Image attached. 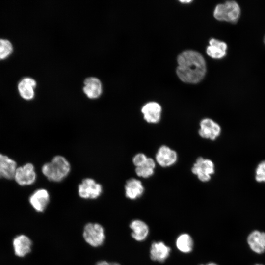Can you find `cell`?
<instances>
[{
    "mask_svg": "<svg viewBox=\"0 0 265 265\" xmlns=\"http://www.w3.org/2000/svg\"><path fill=\"white\" fill-rule=\"evenodd\" d=\"M170 251V248L163 242H155L151 247V259L155 261L164 262L169 256Z\"/></svg>",
    "mask_w": 265,
    "mask_h": 265,
    "instance_id": "2e32d148",
    "label": "cell"
},
{
    "mask_svg": "<svg viewBox=\"0 0 265 265\" xmlns=\"http://www.w3.org/2000/svg\"><path fill=\"white\" fill-rule=\"evenodd\" d=\"M13 244L15 253L19 257H24L31 251L32 242L25 235L17 236L13 240Z\"/></svg>",
    "mask_w": 265,
    "mask_h": 265,
    "instance_id": "d6986e66",
    "label": "cell"
},
{
    "mask_svg": "<svg viewBox=\"0 0 265 265\" xmlns=\"http://www.w3.org/2000/svg\"><path fill=\"white\" fill-rule=\"evenodd\" d=\"M29 201L32 207L38 212H43L50 201V194L47 190L39 188L30 196Z\"/></svg>",
    "mask_w": 265,
    "mask_h": 265,
    "instance_id": "30bf717a",
    "label": "cell"
},
{
    "mask_svg": "<svg viewBox=\"0 0 265 265\" xmlns=\"http://www.w3.org/2000/svg\"><path fill=\"white\" fill-rule=\"evenodd\" d=\"M264 41H265V39H264Z\"/></svg>",
    "mask_w": 265,
    "mask_h": 265,
    "instance_id": "f546056e",
    "label": "cell"
},
{
    "mask_svg": "<svg viewBox=\"0 0 265 265\" xmlns=\"http://www.w3.org/2000/svg\"><path fill=\"white\" fill-rule=\"evenodd\" d=\"M180 1L182 3H189L190 2L191 0H180Z\"/></svg>",
    "mask_w": 265,
    "mask_h": 265,
    "instance_id": "83f0119b",
    "label": "cell"
},
{
    "mask_svg": "<svg viewBox=\"0 0 265 265\" xmlns=\"http://www.w3.org/2000/svg\"><path fill=\"white\" fill-rule=\"evenodd\" d=\"M193 174L196 175L198 179L203 182L209 181L211 175L214 172V165L212 161L198 158L191 169Z\"/></svg>",
    "mask_w": 265,
    "mask_h": 265,
    "instance_id": "52a82bcc",
    "label": "cell"
},
{
    "mask_svg": "<svg viewBox=\"0 0 265 265\" xmlns=\"http://www.w3.org/2000/svg\"><path fill=\"white\" fill-rule=\"evenodd\" d=\"M147 158L146 156L142 153H139L136 154L133 158L132 161L134 165L137 167L142 165L144 164Z\"/></svg>",
    "mask_w": 265,
    "mask_h": 265,
    "instance_id": "d4e9b609",
    "label": "cell"
},
{
    "mask_svg": "<svg viewBox=\"0 0 265 265\" xmlns=\"http://www.w3.org/2000/svg\"><path fill=\"white\" fill-rule=\"evenodd\" d=\"M36 85V81L32 78L25 77L22 79L18 84V90L21 97L27 101L33 99Z\"/></svg>",
    "mask_w": 265,
    "mask_h": 265,
    "instance_id": "5bb4252c",
    "label": "cell"
},
{
    "mask_svg": "<svg viewBox=\"0 0 265 265\" xmlns=\"http://www.w3.org/2000/svg\"><path fill=\"white\" fill-rule=\"evenodd\" d=\"M176 244L181 252L188 253L192 250L193 241L190 235L187 234H182L177 238Z\"/></svg>",
    "mask_w": 265,
    "mask_h": 265,
    "instance_id": "44dd1931",
    "label": "cell"
},
{
    "mask_svg": "<svg viewBox=\"0 0 265 265\" xmlns=\"http://www.w3.org/2000/svg\"><path fill=\"white\" fill-rule=\"evenodd\" d=\"M255 178L259 183H265V160L261 161L255 169Z\"/></svg>",
    "mask_w": 265,
    "mask_h": 265,
    "instance_id": "cb8c5ba5",
    "label": "cell"
},
{
    "mask_svg": "<svg viewBox=\"0 0 265 265\" xmlns=\"http://www.w3.org/2000/svg\"><path fill=\"white\" fill-rule=\"evenodd\" d=\"M83 237L91 246L99 247L103 244L105 240L104 228L99 223H88L84 227Z\"/></svg>",
    "mask_w": 265,
    "mask_h": 265,
    "instance_id": "277c9868",
    "label": "cell"
},
{
    "mask_svg": "<svg viewBox=\"0 0 265 265\" xmlns=\"http://www.w3.org/2000/svg\"><path fill=\"white\" fill-rule=\"evenodd\" d=\"M206 265H218L214 262H210V263H208Z\"/></svg>",
    "mask_w": 265,
    "mask_h": 265,
    "instance_id": "4316f807",
    "label": "cell"
},
{
    "mask_svg": "<svg viewBox=\"0 0 265 265\" xmlns=\"http://www.w3.org/2000/svg\"><path fill=\"white\" fill-rule=\"evenodd\" d=\"M253 265H264L263 264H261V263H256V264H255Z\"/></svg>",
    "mask_w": 265,
    "mask_h": 265,
    "instance_id": "f1b7e54d",
    "label": "cell"
},
{
    "mask_svg": "<svg viewBox=\"0 0 265 265\" xmlns=\"http://www.w3.org/2000/svg\"><path fill=\"white\" fill-rule=\"evenodd\" d=\"M83 91L88 98L92 99H97L102 93V82L97 78L89 77L84 81Z\"/></svg>",
    "mask_w": 265,
    "mask_h": 265,
    "instance_id": "4fadbf2b",
    "label": "cell"
},
{
    "mask_svg": "<svg viewBox=\"0 0 265 265\" xmlns=\"http://www.w3.org/2000/svg\"><path fill=\"white\" fill-rule=\"evenodd\" d=\"M78 194L84 199H95L98 198L103 192L102 186L91 178L83 179L78 186Z\"/></svg>",
    "mask_w": 265,
    "mask_h": 265,
    "instance_id": "5b68a950",
    "label": "cell"
},
{
    "mask_svg": "<svg viewBox=\"0 0 265 265\" xmlns=\"http://www.w3.org/2000/svg\"><path fill=\"white\" fill-rule=\"evenodd\" d=\"M125 190V195L128 198L135 200L142 195L144 187L139 180L131 178L127 181Z\"/></svg>",
    "mask_w": 265,
    "mask_h": 265,
    "instance_id": "ac0fdd59",
    "label": "cell"
},
{
    "mask_svg": "<svg viewBox=\"0 0 265 265\" xmlns=\"http://www.w3.org/2000/svg\"><path fill=\"white\" fill-rule=\"evenodd\" d=\"M215 19L219 21L235 23L240 15V8L238 4L234 0H228L216 5L213 12Z\"/></svg>",
    "mask_w": 265,
    "mask_h": 265,
    "instance_id": "3957f363",
    "label": "cell"
},
{
    "mask_svg": "<svg viewBox=\"0 0 265 265\" xmlns=\"http://www.w3.org/2000/svg\"><path fill=\"white\" fill-rule=\"evenodd\" d=\"M177 63V75L184 82L197 83L205 76L206 62L198 52L186 50L182 52L178 56Z\"/></svg>",
    "mask_w": 265,
    "mask_h": 265,
    "instance_id": "6da1fadb",
    "label": "cell"
},
{
    "mask_svg": "<svg viewBox=\"0 0 265 265\" xmlns=\"http://www.w3.org/2000/svg\"><path fill=\"white\" fill-rule=\"evenodd\" d=\"M205 265L202 264V265Z\"/></svg>",
    "mask_w": 265,
    "mask_h": 265,
    "instance_id": "4dcf8cb0",
    "label": "cell"
},
{
    "mask_svg": "<svg viewBox=\"0 0 265 265\" xmlns=\"http://www.w3.org/2000/svg\"><path fill=\"white\" fill-rule=\"evenodd\" d=\"M36 178L34 166L28 162L17 168L13 179L19 185L26 186L33 184Z\"/></svg>",
    "mask_w": 265,
    "mask_h": 265,
    "instance_id": "8992f818",
    "label": "cell"
},
{
    "mask_svg": "<svg viewBox=\"0 0 265 265\" xmlns=\"http://www.w3.org/2000/svg\"><path fill=\"white\" fill-rule=\"evenodd\" d=\"M96 265H121L116 262L109 263L106 261H100L97 262Z\"/></svg>",
    "mask_w": 265,
    "mask_h": 265,
    "instance_id": "484cf974",
    "label": "cell"
},
{
    "mask_svg": "<svg viewBox=\"0 0 265 265\" xmlns=\"http://www.w3.org/2000/svg\"><path fill=\"white\" fill-rule=\"evenodd\" d=\"M199 135L204 138L215 140L220 135L221 129L219 125L210 118L203 119L200 123Z\"/></svg>",
    "mask_w": 265,
    "mask_h": 265,
    "instance_id": "9c48e42d",
    "label": "cell"
},
{
    "mask_svg": "<svg viewBox=\"0 0 265 265\" xmlns=\"http://www.w3.org/2000/svg\"><path fill=\"white\" fill-rule=\"evenodd\" d=\"M155 168V163L154 160L152 159L148 158L144 164L136 167L135 172L138 176L147 178L154 174Z\"/></svg>",
    "mask_w": 265,
    "mask_h": 265,
    "instance_id": "7402d4cb",
    "label": "cell"
},
{
    "mask_svg": "<svg viewBox=\"0 0 265 265\" xmlns=\"http://www.w3.org/2000/svg\"><path fill=\"white\" fill-rule=\"evenodd\" d=\"M71 165L67 159L61 155L53 157L50 162L44 164L41 171L47 179L53 182H60L69 174Z\"/></svg>",
    "mask_w": 265,
    "mask_h": 265,
    "instance_id": "7a4b0ae2",
    "label": "cell"
},
{
    "mask_svg": "<svg viewBox=\"0 0 265 265\" xmlns=\"http://www.w3.org/2000/svg\"><path fill=\"white\" fill-rule=\"evenodd\" d=\"M144 119L148 123H157L160 120L161 107L156 102H149L143 106L141 109Z\"/></svg>",
    "mask_w": 265,
    "mask_h": 265,
    "instance_id": "9a60e30c",
    "label": "cell"
},
{
    "mask_svg": "<svg viewBox=\"0 0 265 265\" xmlns=\"http://www.w3.org/2000/svg\"><path fill=\"white\" fill-rule=\"evenodd\" d=\"M16 162L8 156L0 153V179H14L17 168Z\"/></svg>",
    "mask_w": 265,
    "mask_h": 265,
    "instance_id": "7c38bea8",
    "label": "cell"
},
{
    "mask_svg": "<svg viewBox=\"0 0 265 265\" xmlns=\"http://www.w3.org/2000/svg\"><path fill=\"white\" fill-rule=\"evenodd\" d=\"M246 242L249 249L254 253L261 255L265 252V232L254 230L248 235Z\"/></svg>",
    "mask_w": 265,
    "mask_h": 265,
    "instance_id": "ba28073f",
    "label": "cell"
},
{
    "mask_svg": "<svg viewBox=\"0 0 265 265\" xmlns=\"http://www.w3.org/2000/svg\"><path fill=\"white\" fill-rule=\"evenodd\" d=\"M227 48L226 43L212 38L209 41V46L207 48L206 52L212 58L220 59L226 55Z\"/></svg>",
    "mask_w": 265,
    "mask_h": 265,
    "instance_id": "e0dca14e",
    "label": "cell"
},
{
    "mask_svg": "<svg viewBox=\"0 0 265 265\" xmlns=\"http://www.w3.org/2000/svg\"><path fill=\"white\" fill-rule=\"evenodd\" d=\"M132 230V237L136 240L142 241L145 240L149 234L148 225L140 220H134L130 224Z\"/></svg>",
    "mask_w": 265,
    "mask_h": 265,
    "instance_id": "ffe728a7",
    "label": "cell"
},
{
    "mask_svg": "<svg viewBox=\"0 0 265 265\" xmlns=\"http://www.w3.org/2000/svg\"><path fill=\"white\" fill-rule=\"evenodd\" d=\"M157 162L163 167L174 164L177 159L176 152L165 145L161 146L156 155Z\"/></svg>",
    "mask_w": 265,
    "mask_h": 265,
    "instance_id": "8fae6325",
    "label": "cell"
},
{
    "mask_svg": "<svg viewBox=\"0 0 265 265\" xmlns=\"http://www.w3.org/2000/svg\"><path fill=\"white\" fill-rule=\"evenodd\" d=\"M13 51V47L10 41L0 38V60L7 58Z\"/></svg>",
    "mask_w": 265,
    "mask_h": 265,
    "instance_id": "603a6c76",
    "label": "cell"
}]
</instances>
